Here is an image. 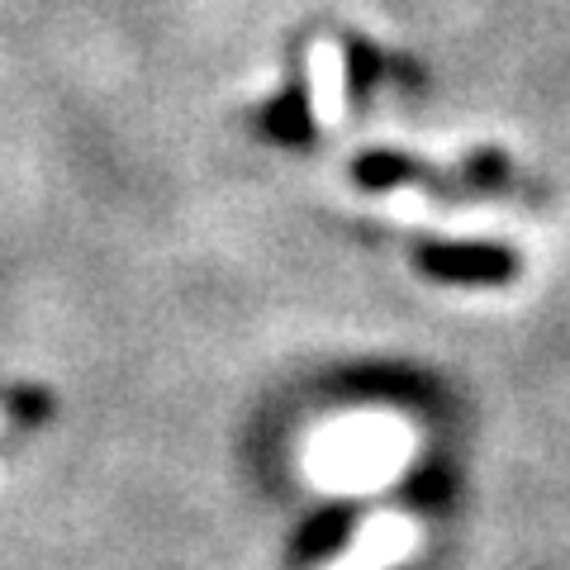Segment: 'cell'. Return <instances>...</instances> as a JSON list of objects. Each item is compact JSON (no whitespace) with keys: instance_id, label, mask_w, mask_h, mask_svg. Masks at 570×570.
<instances>
[{"instance_id":"cell-1","label":"cell","mask_w":570,"mask_h":570,"mask_svg":"<svg viewBox=\"0 0 570 570\" xmlns=\"http://www.w3.org/2000/svg\"><path fill=\"white\" fill-rule=\"evenodd\" d=\"M423 272H433L442 281H509L513 257L504 247H480V243H438L419 253Z\"/></svg>"},{"instance_id":"cell-2","label":"cell","mask_w":570,"mask_h":570,"mask_svg":"<svg viewBox=\"0 0 570 570\" xmlns=\"http://www.w3.org/2000/svg\"><path fill=\"white\" fill-rule=\"evenodd\" d=\"M409 547H414V523L400 513H385V519H371L356 532L352 551L337 557L333 570H390L400 557H409Z\"/></svg>"},{"instance_id":"cell-3","label":"cell","mask_w":570,"mask_h":570,"mask_svg":"<svg viewBox=\"0 0 570 570\" xmlns=\"http://www.w3.org/2000/svg\"><path fill=\"white\" fill-rule=\"evenodd\" d=\"M309 110L318 129H337L347 115V58L337 43L309 48Z\"/></svg>"},{"instance_id":"cell-4","label":"cell","mask_w":570,"mask_h":570,"mask_svg":"<svg viewBox=\"0 0 570 570\" xmlns=\"http://www.w3.org/2000/svg\"><path fill=\"white\" fill-rule=\"evenodd\" d=\"M409 167L400 163V157H366V163H356V181L366 186H390L395 176H404Z\"/></svg>"},{"instance_id":"cell-5","label":"cell","mask_w":570,"mask_h":570,"mask_svg":"<svg viewBox=\"0 0 570 570\" xmlns=\"http://www.w3.org/2000/svg\"><path fill=\"white\" fill-rule=\"evenodd\" d=\"M0 428H6V414H0Z\"/></svg>"}]
</instances>
